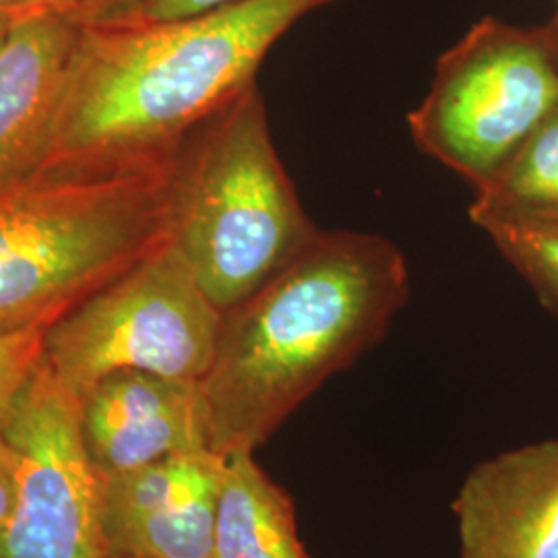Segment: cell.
<instances>
[{
  "mask_svg": "<svg viewBox=\"0 0 558 558\" xmlns=\"http://www.w3.org/2000/svg\"><path fill=\"white\" fill-rule=\"evenodd\" d=\"M338 0H240L174 21L83 25L41 172L170 161L300 20Z\"/></svg>",
  "mask_w": 558,
  "mask_h": 558,
  "instance_id": "6da1fadb",
  "label": "cell"
},
{
  "mask_svg": "<svg viewBox=\"0 0 558 558\" xmlns=\"http://www.w3.org/2000/svg\"><path fill=\"white\" fill-rule=\"evenodd\" d=\"M410 296L391 240L320 230L296 259L223 313L201 380L209 447L255 453L320 385L379 343Z\"/></svg>",
  "mask_w": 558,
  "mask_h": 558,
  "instance_id": "7a4b0ae2",
  "label": "cell"
},
{
  "mask_svg": "<svg viewBox=\"0 0 558 558\" xmlns=\"http://www.w3.org/2000/svg\"><path fill=\"white\" fill-rule=\"evenodd\" d=\"M174 160L0 184V338L50 327L170 240Z\"/></svg>",
  "mask_w": 558,
  "mask_h": 558,
  "instance_id": "3957f363",
  "label": "cell"
},
{
  "mask_svg": "<svg viewBox=\"0 0 558 558\" xmlns=\"http://www.w3.org/2000/svg\"><path fill=\"white\" fill-rule=\"evenodd\" d=\"M319 232L279 160L253 83L180 147L170 242L226 313L278 276Z\"/></svg>",
  "mask_w": 558,
  "mask_h": 558,
  "instance_id": "277c9868",
  "label": "cell"
},
{
  "mask_svg": "<svg viewBox=\"0 0 558 558\" xmlns=\"http://www.w3.org/2000/svg\"><path fill=\"white\" fill-rule=\"evenodd\" d=\"M558 108V15L544 25L484 17L435 66L408 114L420 151L478 189Z\"/></svg>",
  "mask_w": 558,
  "mask_h": 558,
  "instance_id": "5b68a950",
  "label": "cell"
},
{
  "mask_svg": "<svg viewBox=\"0 0 558 558\" xmlns=\"http://www.w3.org/2000/svg\"><path fill=\"white\" fill-rule=\"evenodd\" d=\"M223 313L168 240L46 329L44 364L83 396L119 371L203 380Z\"/></svg>",
  "mask_w": 558,
  "mask_h": 558,
  "instance_id": "8992f818",
  "label": "cell"
},
{
  "mask_svg": "<svg viewBox=\"0 0 558 558\" xmlns=\"http://www.w3.org/2000/svg\"><path fill=\"white\" fill-rule=\"evenodd\" d=\"M2 437L17 490L0 527V558H108L104 480L81 435V399L44 364Z\"/></svg>",
  "mask_w": 558,
  "mask_h": 558,
  "instance_id": "52a82bcc",
  "label": "cell"
},
{
  "mask_svg": "<svg viewBox=\"0 0 558 558\" xmlns=\"http://www.w3.org/2000/svg\"><path fill=\"white\" fill-rule=\"evenodd\" d=\"M223 456L177 453L104 480L108 558H214Z\"/></svg>",
  "mask_w": 558,
  "mask_h": 558,
  "instance_id": "ba28073f",
  "label": "cell"
},
{
  "mask_svg": "<svg viewBox=\"0 0 558 558\" xmlns=\"http://www.w3.org/2000/svg\"><path fill=\"white\" fill-rule=\"evenodd\" d=\"M80 399L83 445L101 480L177 453L211 449L201 380L119 371Z\"/></svg>",
  "mask_w": 558,
  "mask_h": 558,
  "instance_id": "9c48e42d",
  "label": "cell"
},
{
  "mask_svg": "<svg viewBox=\"0 0 558 558\" xmlns=\"http://www.w3.org/2000/svg\"><path fill=\"white\" fill-rule=\"evenodd\" d=\"M453 511L459 558H558V439L478 463Z\"/></svg>",
  "mask_w": 558,
  "mask_h": 558,
  "instance_id": "30bf717a",
  "label": "cell"
},
{
  "mask_svg": "<svg viewBox=\"0 0 558 558\" xmlns=\"http://www.w3.org/2000/svg\"><path fill=\"white\" fill-rule=\"evenodd\" d=\"M81 29L66 11L40 9L0 41V184L40 174Z\"/></svg>",
  "mask_w": 558,
  "mask_h": 558,
  "instance_id": "8fae6325",
  "label": "cell"
},
{
  "mask_svg": "<svg viewBox=\"0 0 558 558\" xmlns=\"http://www.w3.org/2000/svg\"><path fill=\"white\" fill-rule=\"evenodd\" d=\"M214 558H308L294 502L251 451L223 456Z\"/></svg>",
  "mask_w": 558,
  "mask_h": 558,
  "instance_id": "7c38bea8",
  "label": "cell"
},
{
  "mask_svg": "<svg viewBox=\"0 0 558 558\" xmlns=\"http://www.w3.org/2000/svg\"><path fill=\"white\" fill-rule=\"evenodd\" d=\"M470 220L558 221V108L499 172L474 189Z\"/></svg>",
  "mask_w": 558,
  "mask_h": 558,
  "instance_id": "4fadbf2b",
  "label": "cell"
},
{
  "mask_svg": "<svg viewBox=\"0 0 558 558\" xmlns=\"http://www.w3.org/2000/svg\"><path fill=\"white\" fill-rule=\"evenodd\" d=\"M480 230L558 319V221H486Z\"/></svg>",
  "mask_w": 558,
  "mask_h": 558,
  "instance_id": "5bb4252c",
  "label": "cell"
},
{
  "mask_svg": "<svg viewBox=\"0 0 558 558\" xmlns=\"http://www.w3.org/2000/svg\"><path fill=\"white\" fill-rule=\"evenodd\" d=\"M46 329L34 327L0 338V437L41 366Z\"/></svg>",
  "mask_w": 558,
  "mask_h": 558,
  "instance_id": "9a60e30c",
  "label": "cell"
},
{
  "mask_svg": "<svg viewBox=\"0 0 558 558\" xmlns=\"http://www.w3.org/2000/svg\"><path fill=\"white\" fill-rule=\"evenodd\" d=\"M147 0H66V13L83 25H108L137 20Z\"/></svg>",
  "mask_w": 558,
  "mask_h": 558,
  "instance_id": "2e32d148",
  "label": "cell"
},
{
  "mask_svg": "<svg viewBox=\"0 0 558 558\" xmlns=\"http://www.w3.org/2000/svg\"><path fill=\"white\" fill-rule=\"evenodd\" d=\"M232 2H240V0H147L137 20L133 21L154 23V21L184 20V17L201 15Z\"/></svg>",
  "mask_w": 558,
  "mask_h": 558,
  "instance_id": "e0dca14e",
  "label": "cell"
},
{
  "mask_svg": "<svg viewBox=\"0 0 558 558\" xmlns=\"http://www.w3.org/2000/svg\"><path fill=\"white\" fill-rule=\"evenodd\" d=\"M17 490V474H15V458L4 437H0V527L9 518Z\"/></svg>",
  "mask_w": 558,
  "mask_h": 558,
  "instance_id": "ac0fdd59",
  "label": "cell"
},
{
  "mask_svg": "<svg viewBox=\"0 0 558 558\" xmlns=\"http://www.w3.org/2000/svg\"><path fill=\"white\" fill-rule=\"evenodd\" d=\"M4 11H40V9H59L66 11V0H0Z\"/></svg>",
  "mask_w": 558,
  "mask_h": 558,
  "instance_id": "d6986e66",
  "label": "cell"
},
{
  "mask_svg": "<svg viewBox=\"0 0 558 558\" xmlns=\"http://www.w3.org/2000/svg\"><path fill=\"white\" fill-rule=\"evenodd\" d=\"M27 13H32V11H4V9H0V41L13 29V25H15L23 15H27Z\"/></svg>",
  "mask_w": 558,
  "mask_h": 558,
  "instance_id": "ffe728a7",
  "label": "cell"
}]
</instances>
